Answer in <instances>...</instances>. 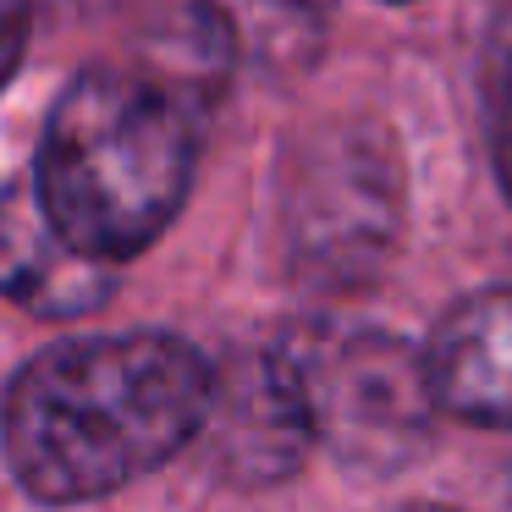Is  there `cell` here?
Here are the masks:
<instances>
[{"mask_svg":"<svg viewBox=\"0 0 512 512\" xmlns=\"http://www.w3.org/2000/svg\"><path fill=\"white\" fill-rule=\"evenodd\" d=\"M485 133H490V160H496V182L512 199V56L496 61L490 72V105H485Z\"/></svg>","mask_w":512,"mask_h":512,"instance_id":"cell-9","label":"cell"},{"mask_svg":"<svg viewBox=\"0 0 512 512\" xmlns=\"http://www.w3.org/2000/svg\"><path fill=\"white\" fill-rule=\"evenodd\" d=\"M28 28H34V0H0V89L12 83L17 61H23Z\"/></svg>","mask_w":512,"mask_h":512,"instance_id":"cell-10","label":"cell"},{"mask_svg":"<svg viewBox=\"0 0 512 512\" xmlns=\"http://www.w3.org/2000/svg\"><path fill=\"white\" fill-rule=\"evenodd\" d=\"M435 408L468 424L512 430V287L463 298L424 353Z\"/></svg>","mask_w":512,"mask_h":512,"instance_id":"cell-7","label":"cell"},{"mask_svg":"<svg viewBox=\"0 0 512 512\" xmlns=\"http://www.w3.org/2000/svg\"><path fill=\"white\" fill-rule=\"evenodd\" d=\"M287 254L320 287H364L402 232V160L386 127L342 116L298 138L281 177Z\"/></svg>","mask_w":512,"mask_h":512,"instance_id":"cell-4","label":"cell"},{"mask_svg":"<svg viewBox=\"0 0 512 512\" xmlns=\"http://www.w3.org/2000/svg\"><path fill=\"white\" fill-rule=\"evenodd\" d=\"M116 292V265L67 243L50 210L39 204L34 177L0 188V298L39 320H83Z\"/></svg>","mask_w":512,"mask_h":512,"instance_id":"cell-6","label":"cell"},{"mask_svg":"<svg viewBox=\"0 0 512 512\" xmlns=\"http://www.w3.org/2000/svg\"><path fill=\"white\" fill-rule=\"evenodd\" d=\"M193 111L149 67H94L61 89L34 193L72 248L122 265L177 221L193 182Z\"/></svg>","mask_w":512,"mask_h":512,"instance_id":"cell-2","label":"cell"},{"mask_svg":"<svg viewBox=\"0 0 512 512\" xmlns=\"http://www.w3.org/2000/svg\"><path fill=\"white\" fill-rule=\"evenodd\" d=\"M309 441H320L342 468L397 474L430 452L435 391L424 353L380 325L309 320L276 342Z\"/></svg>","mask_w":512,"mask_h":512,"instance_id":"cell-3","label":"cell"},{"mask_svg":"<svg viewBox=\"0 0 512 512\" xmlns=\"http://www.w3.org/2000/svg\"><path fill=\"white\" fill-rule=\"evenodd\" d=\"M199 435L210 441V463L232 474L237 485H276L309 452V424L298 413L276 347L243 353L226 369H215L210 408Z\"/></svg>","mask_w":512,"mask_h":512,"instance_id":"cell-5","label":"cell"},{"mask_svg":"<svg viewBox=\"0 0 512 512\" xmlns=\"http://www.w3.org/2000/svg\"><path fill=\"white\" fill-rule=\"evenodd\" d=\"M397 512H452V507H435V501H413V507H397Z\"/></svg>","mask_w":512,"mask_h":512,"instance_id":"cell-11","label":"cell"},{"mask_svg":"<svg viewBox=\"0 0 512 512\" xmlns=\"http://www.w3.org/2000/svg\"><path fill=\"white\" fill-rule=\"evenodd\" d=\"M336 0H199V17L215 28L232 61H248L259 72H309L325 50Z\"/></svg>","mask_w":512,"mask_h":512,"instance_id":"cell-8","label":"cell"},{"mask_svg":"<svg viewBox=\"0 0 512 512\" xmlns=\"http://www.w3.org/2000/svg\"><path fill=\"white\" fill-rule=\"evenodd\" d=\"M210 386L215 364L182 336H72L17 369L0 446L34 501H94L199 441Z\"/></svg>","mask_w":512,"mask_h":512,"instance_id":"cell-1","label":"cell"}]
</instances>
